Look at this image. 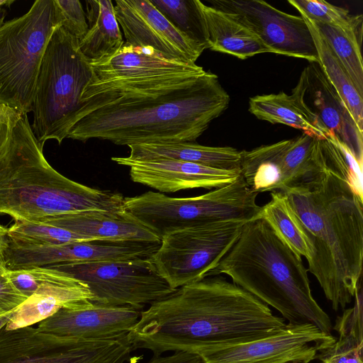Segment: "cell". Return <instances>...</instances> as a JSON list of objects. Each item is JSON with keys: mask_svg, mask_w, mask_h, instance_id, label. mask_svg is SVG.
Instances as JSON below:
<instances>
[{"mask_svg": "<svg viewBox=\"0 0 363 363\" xmlns=\"http://www.w3.org/2000/svg\"><path fill=\"white\" fill-rule=\"evenodd\" d=\"M218 77L127 84L83 94L67 138L118 145L194 142L228 106Z\"/></svg>", "mask_w": 363, "mask_h": 363, "instance_id": "cell-1", "label": "cell"}, {"mask_svg": "<svg viewBox=\"0 0 363 363\" xmlns=\"http://www.w3.org/2000/svg\"><path fill=\"white\" fill-rule=\"evenodd\" d=\"M325 169L283 192L310 239L314 254L308 271L332 308H345L361 284L363 261L362 164L335 135L321 140Z\"/></svg>", "mask_w": 363, "mask_h": 363, "instance_id": "cell-2", "label": "cell"}, {"mask_svg": "<svg viewBox=\"0 0 363 363\" xmlns=\"http://www.w3.org/2000/svg\"><path fill=\"white\" fill-rule=\"evenodd\" d=\"M286 325L266 303L218 275L182 286L149 305L128 337L134 350H147L153 356L197 354L211 346L257 340Z\"/></svg>", "mask_w": 363, "mask_h": 363, "instance_id": "cell-3", "label": "cell"}, {"mask_svg": "<svg viewBox=\"0 0 363 363\" xmlns=\"http://www.w3.org/2000/svg\"><path fill=\"white\" fill-rule=\"evenodd\" d=\"M233 283L278 311L291 325L311 323L331 335L329 315L314 299L308 269L262 218L248 222L208 277Z\"/></svg>", "mask_w": 363, "mask_h": 363, "instance_id": "cell-4", "label": "cell"}, {"mask_svg": "<svg viewBox=\"0 0 363 363\" xmlns=\"http://www.w3.org/2000/svg\"><path fill=\"white\" fill-rule=\"evenodd\" d=\"M90 63L79 39L57 26L43 56L32 106L31 128L43 147L48 140L60 145L67 138L92 77Z\"/></svg>", "mask_w": 363, "mask_h": 363, "instance_id": "cell-5", "label": "cell"}, {"mask_svg": "<svg viewBox=\"0 0 363 363\" xmlns=\"http://www.w3.org/2000/svg\"><path fill=\"white\" fill-rule=\"evenodd\" d=\"M257 194L247 187L241 174L232 183L204 194L184 198L152 191L125 197V211L160 240L186 228L225 220L246 223L260 218Z\"/></svg>", "mask_w": 363, "mask_h": 363, "instance_id": "cell-6", "label": "cell"}, {"mask_svg": "<svg viewBox=\"0 0 363 363\" xmlns=\"http://www.w3.org/2000/svg\"><path fill=\"white\" fill-rule=\"evenodd\" d=\"M58 25L54 0H37L0 27V104L21 114L32 112L43 56Z\"/></svg>", "mask_w": 363, "mask_h": 363, "instance_id": "cell-7", "label": "cell"}, {"mask_svg": "<svg viewBox=\"0 0 363 363\" xmlns=\"http://www.w3.org/2000/svg\"><path fill=\"white\" fill-rule=\"evenodd\" d=\"M247 223L225 220L171 232L150 260L174 289L200 281L218 265Z\"/></svg>", "mask_w": 363, "mask_h": 363, "instance_id": "cell-8", "label": "cell"}, {"mask_svg": "<svg viewBox=\"0 0 363 363\" xmlns=\"http://www.w3.org/2000/svg\"><path fill=\"white\" fill-rule=\"evenodd\" d=\"M46 267L66 272L84 282L94 304L128 306L143 311L146 305L176 290L158 274L150 259L67 263Z\"/></svg>", "mask_w": 363, "mask_h": 363, "instance_id": "cell-9", "label": "cell"}, {"mask_svg": "<svg viewBox=\"0 0 363 363\" xmlns=\"http://www.w3.org/2000/svg\"><path fill=\"white\" fill-rule=\"evenodd\" d=\"M326 166L321 140L306 133L241 151L240 174L256 194L284 191L306 182Z\"/></svg>", "mask_w": 363, "mask_h": 363, "instance_id": "cell-10", "label": "cell"}, {"mask_svg": "<svg viewBox=\"0 0 363 363\" xmlns=\"http://www.w3.org/2000/svg\"><path fill=\"white\" fill-rule=\"evenodd\" d=\"M133 350L128 333L112 339L79 341L32 326L0 329V363H121Z\"/></svg>", "mask_w": 363, "mask_h": 363, "instance_id": "cell-11", "label": "cell"}, {"mask_svg": "<svg viewBox=\"0 0 363 363\" xmlns=\"http://www.w3.org/2000/svg\"><path fill=\"white\" fill-rule=\"evenodd\" d=\"M336 337L311 323L291 325L269 335L234 344L206 347L201 363H311Z\"/></svg>", "mask_w": 363, "mask_h": 363, "instance_id": "cell-12", "label": "cell"}, {"mask_svg": "<svg viewBox=\"0 0 363 363\" xmlns=\"http://www.w3.org/2000/svg\"><path fill=\"white\" fill-rule=\"evenodd\" d=\"M208 1L250 28L274 53L318 62L313 37L302 16L278 10L262 0Z\"/></svg>", "mask_w": 363, "mask_h": 363, "instance_id": "cell-13", "label": "cell"}, {"mask_svg": "<svg viewBox=\"0 0 363 363\" xmlns=\"http://www.w3.org/2000/svg\"><path fill=\"white\" fill-rule=\"evenodd\" d=\"M90 65L92 77L82 94L127 84L196 77L206 72L196 64L168 60L150 48L133 47L125 42L113 55Z\"/></svg>", "mask_w": 363, "mask_h": 363, "instance_id": "cell-14", "label": "cell"}, {"mask_svg": "<svg viewBox=\"0 0 363 363\" xmlns=\"http://www.w3.org/2000/svg\"><path fill=\"white\" fill-rule=\"evenodd\" d=\"M115 14L125 43L150 48L163 58L196 64L204 51L179 31L150 0H116Z\"/></svg>", "mask_w": 363, "mask_h": 363, "instance_id": "cell-15", "label": "cell"}, {"mask_svg": "<svg viewBox=\"0 0 363 363\" xmlns=\"http://www.w3.org/2000/svg\"><path fill=\"white\" fill-rule=\"evenodd\" d=\"M292 94L362 164L363 132L357 126L348 108L318 62H309L303 69Z\"/></svg>", "mask_w": 363, "mask_h": 363, "instance_id": "cell-16", "label": "cell"}, {"mask_svg": "<svg viewBox=\"0 0 363 363\" xmlns=\"http://www.w3.org/2000/svg\"><path fill=\"white\" fill-rule=\"evenodd\" d=\"M15 286L28 298L35 314L42 320L61 308L91 306L92 295L88 286L72 275L46 267L8 270Z\"/></svg>", "mask_w": 363, "mask_h": 363, "instance_id": "cell-17", "label": "cell"}, {"mask_svg": "<svg viewBox=\"0 0 363 363\" xmlns=\"http://www.w3.org/2000/svg\"><path fill=\"white\" fill-rule=\"evenodd\" d=\"M111 160L128 167L133 182L162 194L197 188L217 189L232 183L240 174V171L216 169L175 160L142 161L128 157H113Z\"/></svg>", "mask_w": 363, "mask_h": 363, "instance_id": "cell-18", "label": "cell"}, {"mask_svg": "<svg viewBox=\"0 0 363 363\" xmlns=\"http://www.w3.org/2000/svg\"><path fill=\"white\" fill-rule=\"evenodd\" d=\"M141 311L128 306L94 303L84 308H61L38 323L37 328L43 333L79 341L112 339L128 333Z\"/></svg>", "mask_w": 363, "mask_h": 363, "instance_id": "cell-19", "label": "cell"}, {"mask_svg": "<svg viewBox=\"0 0 363 363\" xmlns=\"http://www.w3.org/2000/svg\"><path fill=\"white\" fill-rule=\"evenodd\" d=\"M37 222L50 224L95 240L161 242L153 232L126 211L118 213L99 211L69 213L45 218Z\"/></svg>", "mask_w": 363, "mask_h": 363, "instance_id": "cell-20", "label": "cell"}, {"mask_svg": "<svg viewBox=\"0 0 363 363\" xmlns=\"http://www.w3.org/2000/svg\"><path fill=\"white\" fill-rule=\"evenodd\" d=\"M128 157L133 160H175L208 167L240 171L241 151L232 147H209L193 142L157 143L132 145Z\"/></svg>", "mask_w": 363, "mask_h": 363, "instance_id": "cell-21", "label": "cell"}, {"mask_svg": "<svg viewBox=\"0 0 363 363\" xmlns=\"http://www.w3.org/2000/svg\"><path fill=\"white\" fill-rule=\"evenodd\" d=\"M201 7L207 28L208 48L211 50L241 60L260 53H274L253 31L231 14L203 2Z\"/></svg>", "mask_w": 363, "mask_h": 363, "instance_id": "cell-22", "label": "cell"}, {"mask_svg": "<svg viewBox=\"0 0 363 363\" xmlns=\"http://www.w3.org/2000/svg\"><path fill=\"white\" fill-rule=\"evenodd\" d=\"M249 111L257 118L299 129L303 133L325 139L331 134L318 118L291 93L257 95L249 100Z\"/></svg>", "mask_w": 363, "mask_h": 363, "instance_id": "cell-23", "label": "cell"}, {"mask_svg": "<svg viewBox=\"0 0 363 363\" xmlns=\"http://www.w3.org/2000/svg\"><path fill=\"white\" fill-rule=\"evenodd\" d=\"M88 29L79 40L82 54L91 62L115 53L124 43L110 0H86Z\"/></svg>", "mask_w": 363, "mask_h": 363, "instance_id": "cell-24", "label": "cell"}, {"mask_svg": "<svg viewBox=\"0 0 363 363\" xmlns=\"http://www.w3.org/2000/svg\"><path fill=\"white\" fill-rule=\"evenodd\" d=\"M307 23L318 54V63L335 89L360 131L363 132V96L354 85L348 72L332 50L313 21L299 12Z\"/></svg>", "mask_w": 363, "mask_h": 363, "instance_id": "cell-25", "label": "cell"}, {"mask_svg": "<svg viewBox=\"0 0 363 363\" xmlns=\"http://www.w3.org/2000/svg\"><path fill=\"white\" fill-rule=\"evenodd\" d=\"M354 305L344 311L334 329L339 334L335 342L320 351L316 359L321 363H362V301L361 286L354 296Z\"/></svg>", "mask_w": 363, "mask_h": 363, "instance_id": "cell-26", "label": "cell"}, {"mask_svg": "<svg viewBox=\"0 0 363 363\" xmlns=\"http://www.w3.org/2000/svg\"><path fill=\"white\" fill-rule=\"evenodd\" d=\"M270 196V201L262 206L260 218L294 253L310 260L314 254L313 245L291 209L285 194L274 191Z\"/></svg>", "mask_w": 363, "mask_h": 363, "instance_id": "cell-27", "label": "cell"}, {"mask_svg": "<svg viewBox=\"0 0 363 363\" xmlns=\"http://www.w3.org/2000/svg\"><path fill=\"white\" fill-rule=\"evenodd\" d=\"M182 34L203 50L208 48V33L199 0H150Z\"/></svg>", "mask_w": 363, "mask_h": 363, "instance_id": "cell-28", "label": "cell"}, {"mask_svg": "<svg viewBox=\"0 0 363 363\" xmlns=\"http://www.w3.org/2000/svg\"><path fill=\"white\" fill-rule=\"evenodd\" d=\"M314 23L345 67L359 93L363 96V62L360 49L361 39L348 35L339 28L320 23L314 22Z\"/></svg>", "mask_w": 363, "mask_h": 363, "instance_id": "cell-29", "label": "cell"}, {"mask_svg": "<svg viewBox=\"0 0 363 363\" xmlns=\"http://www.w3.org/2000/svg\"><path fill=\"white\" fill-rule=\"evenodd\" d=\"M298 12L315 23L328 25L362 39V16L323 0H289Z\"/></svg>", "mask_w": 363, "mask_h": 363, "instance_id": "cell-30", "label": "cell"}, {"mask_svg": "<svg viewBox=\"0 0 363 363\" xmlns=\"http://www.w3.org/2000/svg\"><path fill=\"white\" fill-rule=\"evenodd\" d=\"M9 240L33 245H57L97 240L50 224L37 221L16 220L8 229Z\"/></svg>", "mask_w": 363, "mask_h": 363, "instance_id": "cell-31", "label": "cell"}, {"mask_svg": "<svg viewBox=\"0 0 363 363\" xmlns=\"http://www.w3.org/2000/svg\"><path fill=\"white\" fill-rule=\"evenodd\" d=\"M60 25L71 35L80 40L86 33V13L78 0H54Z\"/></svg>", "mask_w": 363, "mask_h": 363, "instance_id": "cell-32", "label": "cell"}, {"mask_svg": "<svg viewBox=\"0 0 363 363\" xmlns=\"http://www.w3.org/2000/svg\"><path fill=\"white\" fill-rule=\"evenodd\" d=\"M28 298L12 283L6 268H0V315L14 311Z\"/></svg>", "mask_w": 363, "mask_h": 363, "instance_id": "cell-33", "label": "cell"}, {"mask_svg": "<svg viewBox=\"0 0 363 363\" xmlns=\"http://www.w3.org/2000/svg\"><path fill=\"white\" fill-rule=\"evenodd\" d=\"M146 363H201V359L195 353L186 351H175L170 355L153 356Z\"/></svg>", "mask_w": 363, "mask_h": 363, "instance_id": "cell-34", "label": "cell"}, {"mask_svg": "<svg viewBox=\"0 0 363 363\" xmlns=\"http://www.w3.org/2000/svg\"><path fill=\"white\" fill-rule=\"evenodd\" d=\"M8 229L0 225V263L4 264V252L9 244Z\"/></svg>", "mask_w": 363, "mask_h": 363, "instance_id": "cell-35", "label": "cell"}, {"mask_svg": "<svg viewBox=\"0 0 363 363\" xmlns=\"http://www.w3.org/2000/svg\"><path fill=\"white\" fill-rule=\"evenodd\" d=\"M11 312L0 315V329L5 326V325L7 323L11 316Z\"/></svg>", "mask_w": 363, "mask_h": 363, "instance_id": "cell-36", "label": "cell"}, {"mask_svg": "<svg viewBox=\"0 0 363 363\" xmlns=\"http://www.w3.org/2000/svg\"><path fill=\"white\" fill-rule=\"evenodd\" d=\"M6 11L4 9L0 7V27L4 23Z\"/></svg>", "mask_w": 363, "mask_h": 363, "instance_id": "cell-37", "label": "cell"}, {"mask_svg": "<svg viewBox=\"0 0 363 363\" xmlns=\"http://www.w3.org/2000/svg\"><path fill=\"white\" fill-rule=\"evenodd\" d=\"M0 268H6L5 266L0 263Z\"/></svg>", "mask_w": 363, "mask_h": 363, "instance_id": "cell-38", "label": "cell"}]
</instances>
